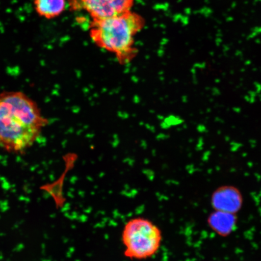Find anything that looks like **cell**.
Masks as SVG:
<instances>
[{
    "label": "cell",
    "mask_w": 261,
    "mask_h": 261,
    "mask_svg": "<svg viewBox=\"0 0 261 261\" xmlns=\"http://www.w3.org/2000/svg\"><path fill=\"white\" fill-rule=\"evenodd\" d=\"M65 5V0H34L36 12L47 19L57 18L63 14Z\"/></svg>",
    "instance_id": "obj_7"
},
{
    "label": "cell",
    "mask_w": 261,
    "mask_h": 261,
    "mask_svg": "<svg viewBox=\"0 0 261 261\" xmlns=\"http://www.w3.org/2000/svg\"><path fill=\"white\" fill-rule=\"evenodd\" d=\"M237 223L236 214L215 211L208 218V226L221 236L227 237L236 228Z\"/></svg>",
    "instance_id": "obj_6"
},
{
    "label": "cell",
    "mask_w": 261,
    "mask_h": 261,
    "mask_svg": "<svg viewBox=\"0 0 261 261\" xmlns=\"http://www.w3.org/2000/svg\"><path fill=\"white\" fill-rule=\"evenodd\" d=\"M135 0H71L74 9L86 11L92 19H102L132 11Z\"/></svg>",
    "instance_id": "obj_4"
},
{
    "label": "cell",
    "mask_w": 261,
    "mask_h": 261,
    "mask_svg": "<svg viewBox=\"0 0 261 261\" xmlns=\"http://www.w3.org/2000/svg\"><path fill=\"white\" fill-rule=\"evenodd\" d=\"M122 241L125 257L132 259H146L158 252L162 233L152 221L142 217L134 218L123 227Z\"/></svg>",
    "instance_id": "obj_3"
},
{
    "label": "cell",
    "mask_w": 261,
    "mask_h": 261,
    "mask_svg": "<svg viewBox=\"0 0 261 261\" xmlns=\"http://www.w3.org/2000/svg\"><path fill=\"white\" fill-rule=\"evenodd\" d=\"M211 203L215 211L237 214L242 207L243 195L237 188L223 186L214 191Z\"/></svg>",
    "instance_id": "obj_5"
},
{
    "label": "cell",
    "mask_w": 261,
    "mask_h": 261,
    "mask_svg": "<svg viewBox=\"0 0 261 261\" xmlns=\"http://www.w3.org/2000/svg\"><path fill=\"white\" fill-rule=\"evenodd\" d=\"M145 25L142 15L129 11L112 17L92 19L89 35L98 47L113 54L120 64L126 65L138 55L136 37Z\"/></svg>",
    "instance_id": "obj_2"
},
{
    "label": "cell",
    "mask_w": 261,
    "mask_h": 261,
    "mask_svg": "<svg viewBox=\"0 0 261 261\" xmlns=\"http://www.w3.org/2000/svg\"><path fill=\"white\" fill-rule=\"evenodd\" d=\"M48 123L38 103L27 94L0 93V149L23 154L37 142Z\"/></svg>",
    "instance_id": "obj_1"
}]
</instances>
